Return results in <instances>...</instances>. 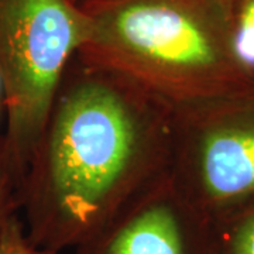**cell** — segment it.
<instances>
[{
	"label": "cell",
	"instance_id": "cell-1",
	"mask_svg": "<svg viewBox=\"0 0 254 254\" xmlns=\"http://www.w3.org/2000/svg\"><path fill=\"white\" fill-rule=\"evenodd\" d=\"M174 105L73 57L23 175L27 239L63 254L95 236L170 170Z\"/></svg>",
	"mask_w": 254,
	"mask_h": 254
},
{
	"label": "cell",
	"instance_id": "cell-2",
	"mask_svg": "<svg viewBox=\"0 0 254 254\" xmlns=\"http://www.w3.org/2000/svg\"><path fill=\"white\" fill-rule=\"evenodd\" d=\"M237 0H82L78 57L171 105L246 89L235 55Z\"/></svg>",
	"mask_w": 254,
	"mask_h": 254
},
{
	"label": "cell",
	"instance_id": "cell-3",
	"mask_svg": "<svg viewBox=\"0 0 254 254\" xmlns=\"http://www.w3.org/2000/svg\"><path fill=\"white\" fill-rule=\"evenodd\" d=\"M89 34V17L73 0H0L3 136L21 177L64 73Z\"/></svg>",
	"mask_w": 254,
	"mask_h": 254
},
{
	"label": "cell",
	"instance_id": "cell-4",
	"mask_svg": "<svg viewBox=\"0 0 254 254\" xmlns=\"http://www.w3.org/2000/svg\"><path fill=\"white\" fill-rule=\"evenodd\" d=\"M168 175L215 225L254 206V89L175 105Z\"/></svg>",
	"mask_w": 254,
	"mask_h": 254
},
{
	"label": "cell",
	"instance_id": "cell-5",
	"mask_svg": "<svg viewBox=\"0 0 254 254\" xmlns=\"http://www.w3.org/2000/svg\"><path fill=\"white\" fill-rule=\"evenodd\" d=\"M73 254H218L216 225L165 174Z\"/></svg>",
	"mask_w": 254,
	"mask_h": 254
},
{
	"label": "cell",
	"instance_id": "cell-6",
	"mask_svg": "<svg viewBox=\"0 0 254 254\" xmlns=\"http://www.w3.org/2000/svg\"><path fill=\"white\" fill-rule=\"evenodd\" d=\"M235 55L246 89H254V0H237Z\"/></svg>",
	"mask_w": 254,
	"mask_h": 254
},
{
	"label": "cell",
	"instance_id": "cell-7",
	"mask_svg": "<svg viewBox=\"0 0 254 254\" xmlns=\"http://www.w3.org/2000/svg\"><path fill=\"white\" fill-rule=\"evenodd\" d=\"M218 254H254V206L216 225Z\"/></svg>",
	"mask_w": 254,
	"mask_h": 254
},
{
	"label": "cell",
	"instance_id": "cell-8",
	"mask_svg": "<svg viewBox=\"0 0 254 254\" xmlns=\"http://www.w3.org/2000/svg\"><path fill=\"white\" fill-rule=\"evenodd\" d=\"M23 177L13 163L4 136L0 134V236L10 219L20 213Z\"/></svg>",
	"mask_w": 254,
	"mask_h": 254
},
{
	"label": "cell",
	"instance_id": "cell-9",
	"mask_svg": "<svg viewBox=\"0 0 254 254\" xmlns=\"http://www.w3.org/2000/svg\"><path fill=\"white\" fill-rule=\"evenodd\" d=\"M0 254H60L41 250L27 239L20 213L10 219L0 236Z\"/></svg>",
	"mask_w": 254,
	"mask_h": 254
},
{
	"label": "cell",
	"instance_id": "cell-10",
	"mask_svg": "<svg viewBox=\"0 0 254 254\" xmlns=\"http://www.w3.org/2000/svg\"><path fill=\"white\" fill-rule=\"evenodd\" d=\"M73 1H75V3H78V4H79V3H81L82 0H73Z\"/></svg>",
	"mask_w": 254,
	"mask_h": 254
}]
</instances>
